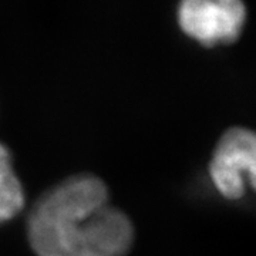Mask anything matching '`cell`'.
<instances>
[{
  "instance_id": "6da1fadb",
  "label": "cell",
  "mask_w": 256,
  "mask_h": 256,
  "mask_svg": "<svg viewBox=\"0 0 256 256\" xmlns=\"http://www.w3.org/2000/svg\"><path fill=\"white\" fill-rule=\"evenodd\" d=\"M28 234L38 256H124L134 240L132 224L111 205L107 186L87 174L44 192L30 210Z\"/></svg>"
},
{
  "instance_id": "7a4b0ae2",
  "label": "cell",
  "mask_w": 256,
  "mask_h": 256,
  "mask_svg": "<svg viewBox=\"0 0 256 256\" xmlns=\"http://www.w3.org/2000/svg\"><path fill=\"white\" fill-rule=\"evenodd\" d=\"M255 134L242 127L228 130L214 151L210 174L215 188L228 200H240L255 188Z\"/></svg>"
},
{
  "instance_id": "3957f363",
  "label": "cell",
  "mask_w": 256,
  "mask_h": 256,
  "mask_svg": "<svg viewBox=\"0 0 256 256\" xmlns=\"http://www.w3.org/2000/svg\"><path fill=\"white\" fill-rule=\"evenodd\" d=\"M245 20L246 9L238 0H186L178 9L184 33L204 46L235 42Z\"/></svg>"
},
{
  "instance_id": "277c9868",
  "label": "cell",
  "mask_w": 256,
  "mask_h": 256,
  "mask_svg": "<svg viewBox=\"0 0 256 256\" xmlns=\"http://www.w3.org/2000/svg\"><path fill=\"white\" fill-rule=\"evenodd\" d=\"M23 206V186L13 170L8 146L0 144V224L14 218Z\"/></svg>"
}]
</instances>
